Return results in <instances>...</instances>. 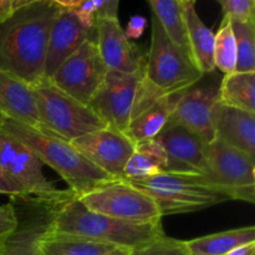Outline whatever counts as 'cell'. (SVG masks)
I'll list each match as a JSON object with an SVG mask.
<instances>
[{
    "label": "cell",
    "mask_w": 255,
    "mask_h": 255,
    "mask_svg": "<svg viewBox=\"0 0 255 255\" xmlns=\"http://www.w3.org/2000/svg\"><path fill=\"white\" fill-rule=\"evenodd\" d=\"M219 102L255 115V72L224 75L219 85Z\"/></svg>",
    "instance_id": "obj_24"
},
{
    "label": "cell",
    "mask_w": 255,
    "mask_h": 255,
    "mask_svg": "<svg viewBox=\"0 0 255 255\" xmlns=\"http://www.w3.org/2000/svg\"><path fill=\"white\" fill-rule=\"evenodd\" d=\"M226 255H255V242L244 244V246L237 247Z\"/></svg>",
    "instance_id": "obj_37"
},
{
    "label": "cell",
    "mask_w": 255,
    "mask_h": 255,
    "mask_svg": "<svg viewBox=\"0 0 255 255\" xmlns=\"http://www.w3.org/2000/svg\"><path fill=\"white\" fill-rule=\"evenodd\" d=\"M42 133L72 142L79 137L104 128L107 125L86 104L57 89L47 79L31 86Z\"/></svg>",
    "instance_id": "obj_5"
},
{
    "label": "cell",
    "mask_w": 255,
    "mask_h": 255,
    "mask_svg": "<svg viewBox=\"0 0 255 255\" xmlns=\"http://www.w3.org/2000/svg\"><path fill=\"white\" fill-rule=\"evenodd\" d=\"M129 182L153 199L162 217L202 211L228 201L207 186L201 174L161 172L149 178Z\"/></svg>",
    "instance_id": "obj_6"
},
{
    "label": "cell",
    "mask_w": 255,
    "mask_h": 255,
    "mask_svg": "<svg viewBox=\"0 0 255 255\" xmlns=\"http://www.w3.org/2000/svg\"><path fill=\"white\" fill-rule=\"evenodd\" d=\"M0 169L19 184L29 199L57 204L71 197L70 189H57L42 173V163L25 144L0 128Z\"/></svg>",
    "instance_id": "obj_8"
},
{
    "label": "cell",
    "mask_w": 255,
    "mask_h": 255,
    "mask_svg": "<svg viewBox=\"0 0 255 255\" xmlns=\"http://www.w3.org/2000/svg\"><path fill=\"white\" fill-rule=\"evenodd\" d=\"M186 92V91H183ZM183 92L167 95L137 115L129 124L127 136L137 143L146 139L156 138L168 124L169 117Z\"/></svg>",
    "instance_id": "obj_21"
},
{
    "label": "cell",
    "mask_w": 255,
    "mask_h": 255,
    "mask_svg": "<svg viewBox=\"0 0 255 255\" xmlns=\"http://www.w3.org/2000/svg\"><path fill=\"white\" fill-rule=\"evenodd\" d=\"M95 39L107 69L126 74H143L146 54L126 36L119 19H97Z\"/></svg>",
    "instance_id": "obj_16"
},
{
    "label": "cell",
    "mask_w": 255,
    "mask_h": 255,
    "mask_svg": "<svg viewBox=\"0 0 255 255\" xmlns=\"http://www.w3.org/2000/svg\"><path fill=\"white\" fill-rule=\"evenodd\" d=\"M12 14V0H0V22L9 19Z\"/></svg>",
    "instance_id": "obj_36"
},
{
    "label": "cell",
    "mask_w": 255,
    "mask_h": 255,
    "mask_svg": "<svg viewBox=\"0 0 255 255\" xmlns=\"http://www.w3.org/2000/svg\"><path fill=\"white\" fill-rule=\"evenodd\" d=\"M21 211H17L19 223L15 231L0 244V255H39V244L50 231L54 208L35 199H15ZM16 207V206H15Z\"/></svg>",
    "instance_id": "obj_15"
},
{
    "label": "cell",
    "mask_w": 255,
    "mask_h": 255,
    "mask_svg": "<svg viewBox=\"0 0 255 255\" xmlns=\"http://www.w3.org/2000/svg\"><path fill=\"white\" fill-rule=\"evenodd\" d=\"M202 76L203 74L193 64L188 52L174 44L158 20L152 16L151 46L146 54L132 120L161 97L189 90Z\"/></svg>",
    "instance_id": "obj_2"
},
{
    "label": "cell",
    "mask_w": 255,
    "mask_h": 255,
    "mask_svg": "<svg viewBox=\"0 0 255 255\" xmlns=\"http://www.w3.org/2000/svg\"><path fill=\"white\" fill-rule=\"evenodd\" d=\"M60 7L39 1L0 22V70L30 86L44 79L50 27Z\"/></svg>",
    "instance_id": "obj_1"
},
{
    "label": "cell",
    "mask_w": 255,
    "mask_h": 255,
    "mask_svg": "<svg viewBox=\"0 0 255 255\" xmlns=\"http://www.w3.org/2000/svg\"><path fill=\"white\" fill-rule=\"evenodd\" d=\"M231 21L237 42L236 72H255V21Z\"/></svg>",
    "instance_id": "obj_28"
},
{
    "label": "cell",
    "mask_w": 255,
    "mask_h": 255,
    "mask_svg": "<svg viewBox=\"0 0 255 255\" xmlns=\"http://www.w3.org/2000/svg\"><path fill=\"white\" fill-rule=\"evenodd\" d=\"M167 154L164 172L183 174H208V144L189 129L167 124L156 137Z\"/></svg>",
    "instance_id": "obj_17"
},
{
    "label": "cell",
    "mask_w": 255,
    "mask_h": 255,
    "mask_svg": "<svg viewBox=\"0 0 255 255\" xmlns=\"http://www.w3.org/2000/svg\"><path fill=\"white\" fill-rule=\"evenodd\" d=\"M97 19H119L120 0H90Z\"/></svg>",
    "instance_id": "obj_32"
},
{
    "label": "cell",
    "mask_w": 255,
    "mask_h": 255,
    "mask_svg": "<svg viewBox=\"0 0 255 255\" xmlns=\"http://www.w3.org/2000/svg\"><path fill=\"white\" fill-rule=\"evenodd\" d=\"M147 1L153 11V16L158 20L169 39L188 52L186 26H184L178 0H147Z\"/></svg>",
    "instance_id": "obj_26"
},
{
    "label": "cell",
    "mask_w": 255,
    "mask_h": 255,
    "mask_svg": "<svg viewBox=\"0 0 255 255\" xmlns=\"http://www.w3.org/2000/svg\"><path fill=\"white\" fill-rule=\"evenodd\" d=\"M0 128L25 144L42 164L51 167L76 197L84 196L100 184L115 179L85 158L71 142L42 133L34 127L9 119L5 120Z\"/></svg>",
    "instance_id": "obj_4"
},
{
    "label": "cell",
    "mask_w": 255,
    "mask_h": 255,
    "mask_svg": "<svg viewBox=\"0 0 255 255\" xmlns=\"http://www.w3.org/2000/svg\"><path fill=\"white\" fill-rule=\"evenodd\" d=\"M218 106L219 86H193L183 92L168 124L189 129L209 144L217 138L216 116Z\"/></svg>",
    "instance_id": "obj_14"
},
{
    "label": "cell",
    "mask_w": 255,
    "mask_h": 255,
    "mask_svg": "<svg viewBox=\"0 0 255 255\" xmlns=\"http://www.w3.org/2000/svg\"><path fill=\"white\" fill-rule=\"evenodd\" d=\"M71 144L85 158L115 179H125V166L136 147L126 133L111 126L79 137Z\"/></svg>",
    "instance_id": "obj_13"
},
{
    "label": "cell",
    "mask_w": 255,
    "mask_h": 255,
    "mask_svg": "<svg viewBox=\"0 0 255 255\" xmlns=\"http://www.w3.org/2000/svg\"><path fill=\"white\" fill-rule=\"evenodd\" d=\"M255 242V227H242L186 242L191 255H226L237 247Z\"/></svg>",
    "instance_id": "obj_23"
},
{
    "label": "cell",
    "mask_w": 255,
    "mask_h": 255,
    "mask_svg": "<svg viewBox=\"0 0 255 255\" xmlns=\"http://www.w3.org/2000/svg\"><path fill=\"white\" fill-rule=\"evenodd\" d=\"M40 1L51 2L59 7H64V9H76L85 0H40Z\"/></svg>",
    "instance_id": "obj_35"
},
{
    "label": "cell",
    "mask_w": 255,
    "mask_h": 255,
    "mask_svg": "<svg viewBox=\"0 0 255 255\" xmlns=\"http://www.w3.org/2000/svg\"><path fill=\"white\" fill-rule=\"evenodd\" d=\"M50 231L131 249L164 234L162 221L141 223L102 216L89 211L75 194L55 206Z\"/></svg>",
    "instance_id": "obj_3"
},
{
    "label": "cell",
    "mask_w": 255,
    "mask_h": 255,
    "mask_svg": "<svg viewBox=\"0 0 255 255\" xmlns=\"http://www.w3.org/2000/svg\"><path fill=\"white\" fill-rule=\"evenodd\" d=\"M167 154L157 138L137 142L133 153L125 166L124 177L127 181H141L164 172Z\"/></svg>",
    "instance_id": "obj_22"
},
{
    "label": "cell",
    "mask_w": 255,
    "mask_h": 255,
    "mask_svg": "<svg viewBox=\"0 0 255 255\" xmlns=\"http://www.w3.org/2000/svg\"><path fill=\"white\" fill-rule=\"evenodd\" d=\"M17 223L19 219L14 201L11 199L10 203L0 204V244L15 231Z\"/></svg>",
    "instance_id": "obj_31"
},
{
    "label": "cell",
    "mask_w": 255,
    "mask_h": 255,
    "mask_svg": "<svg viewBox=\"0 0 255 255\" xmlns=\"http://www.w3.org/2000/svg\"><path fill=\"white\" fill-rule=\"evenodd\" d=\"M187 1H189V2H192V4H194V2H196V0H187Z\"/></svg>",
    "instance_id": "obj_41"
},
{
    "label": "cell",
    "mask_w": 255,
    "mask_h": 255,
    "mask_svg": "<svg viewBox=\"0 0 255 255\" xmlns=\"http://www.w3.org/2000/svg\"><path fill=\"white\" fill-rule=\"evenodd\" d=\"M146 24L147 21L143 16L136 15V16H133L129 20L128 25H127L126 30H125V34H126V36L128 37L129 40L138 39V37L143 34Z\"/></svg>",
    "instance_id": "obj_34"
},
{
    "label": "cell",
    "mask_w": 255,
    "mask_h": 255,
    "mask_svg": "<svg viewBox=\"0 0 255 255\" xmlns=\"http://www.w3.org/2000/svg\"><path fill=\"white\" fill-rule=\"evenodd\" d=\"M131 255H191L184 241L167 237L166 234L153 241L136 247Z\"/></svg>",
    "instance_id": "obj_29"
},
{
    "label": "cell",
    "mask_w": 255,
    "mask_h": 255,
    "mask_svg": "<svg viewBox=\"0 0 255 255\" xmlns=\"http://www.w3.org/2000/svg\"><path fill=\"white\" fill-rule=\"evenodd\" d=\"M0 110L5 117L34 128L39 127L36 104L29 84L0 70Z\"/></svg>",
    "instance_id": "obj_18"
},
{
    "label": "cell",
    "mask_w": 255,
    "mask_h": 255,
    "mask_svg": "<svg viewBox=\"0 0 255 255\" xmlns=\"http://www.w3.org/2000/svg\"><path fill=\"white\" fill-rule=\"evenodd\" d=\"M131 248H127V247H120L115 246L114 248H111L110 251L105 252L101 255H131Z\"/></svg>",
    "instance_id": "obj_38"
},
{
    "label": "cell",
    "mask_w": 255,
    "mask_h": 255,
    "mask_svg": "<svg viewBox=\"0 0 255 255\" xmlns=\"http://www.w3.org/2000/svg\"><path fill=\"white\" fill-rule=\"evenodd\" d=\"M40 0H12V11H17V10L22 9V7H26L29 5L36 4Z\"/></svg>",
    "instance_id": "obj_39"
},
{
    "label": "cell",
    "mask_w": 255,
    "mask_h": 255,
    "mask_svg": "<svg viewBox=\"0 0 255 255\" xmlns=\"http://www.w3.org/2000/svg\"><path fill=\"white\" fill-rule=\"evenodd\" d=\"M143 74L107 70L89 106L107 125L127 134Z\"/></svg>",
    "instance_id": "obj_11"
},
{
    "label": "cell",
    "mask_w": 255,
    "mask_h": 255,
    "mask_svg": "<svg viewBox=\"0 0 255 255\" xmlns=\"http://www.w3.org/2000/svg\"><path fill=\"white\" fill-rule=\"evenodd\" d=\"M186 26L187 44L192 61L202 74L213 72L214 66V34L206 26L196 11L194 4L187 0H178Z\"/></svg>",
    "instance_id": "obj_20"
},
{
    "label": "cell",
    "mask_w": 255,
    "mask_h": 255,
    "mask_svg": "<svg viewBox=\"0 0 255 255\" xmlns=\"http://www.w3.org/2000/svg\"><path fill=\"white\" fill-rule=\"evenodd\" d=\"M5 120H6V117H5V115L2 114L1 110H0V127L2 126V124H4V122H5Z\"/></svg>",
    "instance_id": "obj_40"
},
{
    "label": "cell",
    "mask_w": 255,
    "mask_h": 255,
    "mask_svg": "<svg viewBox=\"0 0 255 255\" xmlns=\"http://www.w3.org/2000/svg\"><path fill=\"white\" fill-rule=\"evenodd\" d=\"M0 194H6L11 199H29L19 184L9 178L0 169Z\"/></svg>",
    "instance_id": "obj_33"
},
{
    "label": "cell",
    "mask_w": 255,
    "mask_h": 255,
    "mask_svg": "<svg viewBox=\"0 0 255 255\" xmlns=\"http://www.w3.org/2000/svg\"><path fill=\"white\" fill-rule=\"evenodd\" d=\"M115 246L69 234L45 233L39 244V255H101Z\"/></svg>",
    "instance_id": "obj_25"
},
{
    "label": "cell",
    "mask_w": 255,
    "mask_h": 255,
    "mask_svg": "<svg viewBox=\"0 0 255 255\" xmlns=\"http://www.w3.org/2000/svg\"><path fill=\"white\" fill-rule=\"evenodd\" d=\"M223 16L233 21H255V0H217Z\"/></svg>",
    "instance_id": "obj_30"
},
{
    "label": "cell",
    "mask_w": 255,
    "mask_h": 255,
    "mask_svg": "<svg viewBox=\"0 0 255 255\" xmlns=\"http://www.w3.org/2000/svg\"><path fill=\"white\" fill-rule=\"evenodd\" d=\"M217 138L255 159V115L219 102L216 116Z\"/></svg>",
    "instance_id": "obj_19"
},
{
    "label": "cell",
    "mask_w": 255,
    "mask_h": 255,
    "mask_svg": "<svg viewBox=\"0 0 255 255\" xmlns=\"http://www.w3.org/2000/svg\"><path fill=\"white\" fill-rule=\"evenodd\" d=\"M207 154L204 183L228 199L255 203V159L218 138L208 144Z\"/></svg>",
    "instance_id": "obj_7"
},
{
    "label": "cell",
    "mask_w": 255,
    "mask_h": 255,
    "mask_svg": "<svg viewBox=\"0 0 255 255\" xmlns=\"http://www.w3.org/2000/svg\"><path fill=\"white\" fill-rule=\"evenodd\" d=\"M96 20L79 9L60 7L50 27L44 61V79H50L60 65L87 39L95 35Z\"/></svg>",
    "instance_id": "obj_12"
},
{
    "label": "cell",
    "mask_w": 255,
    "mask_h": 255,
    "mask_svg": "<svg viewBox=\"0 0 255 255\" xmlns=\"http://www.w3.org/2000/svg\"><path fill=\"white\" fill-rule=\"evenodd\" d=\"M107 70L94 35L67 57L47 80L69 96L89 105L104 82Z\"/></svg>",
    "instance_id": "obj_10"
},
{
    "label": "cell",
    "mask_w": 255,
    "mask_h": 255,
    "mask_svg": "<svg viewBox=\"0 0 255 255\" xmlns=\"http://www.w3.org/2000/svg\"><path fill=\"white\" fill-rule=\"evenodd\" d=\"M89 211L126 222L162 221L153 199L127 179H112L77 197Z\"/></svg>",
    "instance_id": "obj_9"
},
{
    "label": "cell",
    "mask_w": 255,
    "mask_h": 255,
    "mask_svg": "<svg viewBox=\"0 0 255 255\" xmlns=\"http://www.w3.org/2000/svg\"><path fill=\"white\" fill-rule=\"evenodd\" d=\"M213 57L216 69L224 75L236 72L237 42L232 29V21L228 16H223L221 27L214 35Z\"/></svg>",
    "instance_id": "obj_27"
}]
</instances>
